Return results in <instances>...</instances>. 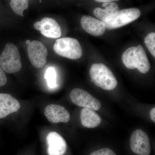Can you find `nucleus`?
<instances>
[{
  "label": "nucleus",
  "mask_w": 155,
  "mask_h": 155,
  "mask_svg": "<svg viewBox=\"0 0 155 155\" xmlns=\"http://www.w3.org/2000/svg\"><path fill=\"white\" fill-rule=\"evenodd\" d=\"M122 61L129 69H138L142 73H146L150 69V64L145 51L140 45L128 48L123 53Z\"/></svg>",
  "instance_id": "nucleus-1"
},
{
  "label": "nucleus",
  "mask_w": 155,
  "mask_h": 155,
  "mask_svg": "<svg viewBox=\"0 0 155 155\" xmlns=\"http://www.w3.org/2000/svg\"><path fill=\"white\" fill-rule=\"evenodd\" d=\"M89 74L95 85L103 89L112 90L118 85L114 74L104 64H93L90 69Z\"/></svg>",
  "instance_id": "nucleus-2"
},
{
  "label": "nucleus",
  "mask_w": 155,
  "mask_h": 155,
  "mask_svg": "<svg viewBox=\"0 0 155 155\" xmlns=\"http://www.w3.org/2000/svg\"><path fill=\"white\" fill-rule=\"evenodd\" d=\"M0 67L7 73H16L22 68L21 57L17 47L8 43L0 55Z\"/></svg>",
  "instance_id": "nucleus-3"
},
{
  "label": "nucleus",
  "mask_w": 155,
  "mask_h": 155,
  "mask_svg": "<svg viewBox=\"0 0 155 155\" xmlns=\"http://www.w3.org/2000/svg\"><path fill=\"white\" fill-rule=\"evenodd\" d=\"M54 49L59 55L76 60L81 58L82 50L80 43L77 39L72 38H63L56 40Z\"/></svg>",
  "instance_id": "nucleus-4"
},
{
  "label": "nucleus",
  "mask_w": 155,
  "mask_h": 155,
  "mask_svg": "<svg viewBox=\"0 0 155 155\" xmlns=\"http://www.w3.org/2000/svg\"><path fill=\"white\" fill-rule=\"evenodd\" d=\"M140 11L136 8L123 9L116 12L104 22L106 28L114 29L130 23L140 17Z\"/></svg>",
  "instance_id": "nucleus-5"
},
{
  "label": "nucleus",
  "mask_w": 155,
  "mask_h": 155,
  "mask_svg": "<svg viewBox=\"0 0 155 155\" xmlns=\"http://www.w3.org/2000/svg\"><path fill=\"white\" fill-rule=\"evenodd\" d=\"M70 98L73 104L79 107L98 110L101 106L98 100L87 91L80 88H74L70 94Z\"/></svg>",
  "instance_id": "nucleus-6"
},
{
  "label": "nucleus",
  "mask_w": 155,
  "mask_h": 155,
  "mask_svg": "<svg viewBox=\"0 0 155 155\" xmlns=\"http://www.w3.org/2000/svg\"><path fill=\"white\" fill-rule=\"evenodd\" d=\"M27 51L29 61L34 67L36 68L44 67L48 51L43 44L38 41H32L28 45Z\"/></svg>",
  "instance_id": "nucleus-7"
},
{
  "label": "nucleus",
  "mask_w": 155,
  "mask_h": 155,
  "mask_svg": "<svg viewBox=\"0 0 155 155\" xmlns=\"http://www.w3.org/2000/svg\"><path fill=\"white\" fill-rule=\"evenodd\" d=\"M130 146L134 153L139 155H149L151 152L150 139L141 129H137L131 134Z\"/></svg>",
  "instance_id": "nucleus-8"
},
{
  "label": "nucleus",
  "mask_w": 155,
  "mask_h": 155,
  "mask_svg": "<svg viewBox=\"0 0 155 155\" xmlns=\"http://www.w3.org/2000/svg\"><path fill=\"white\" fill-rule=\"evenodd\" d=\"M34 27L40 31L44 36L48 38H56L62 35L61 26L55 19L50 17H45L40 21L35 22Z\"/></svg>",
  "instance_id": "nucleus-9"
},
{
  "label": "nucleus",
  "mask_w": 155,
  "mask_h": 155,
  "mask_svg": "<svg viewBox=\"0 0 155 155\" xmlns=\"http://www.w3.org/2000/svg\"><path fill=\"white\" fill-rule=\"evenodd\" d=\"M44 114L48 120L52 123H67L70 119L68 111L64 107L59 105H48L45 108Z\"/></svg>",
  "instance_id": "nucleus-10"
},
{
  "label": "nucleus",
  "mask_w": 155,
  "mask_h": 155,
  "mask_svg": "<svg viewBox=\"0 0 155 155\" xmlns=\"http://www.w3.org/2000/svg\"><path fill=\"white\" fill-rule=\"evenodd\" d=\"M48 155H63L67 149V143L60 134L55 131L50 132L46 138Z\"/></svg>",
  "instance_id": "nucleus-11"
},
{
  "label": "nucleus",
  "mask_w": 155,
  "mask_h": 155,
  "mask_svg": "<svg viewBox=\"0 0 155 155\" xmlns=\"http://www.w3.org/2000/svg\"><path fill=\"white\" fill-rule=\"evenodd\" d=\"M81 24L84 30L93 36H101L105 31V23L91 16H83L81 19Z\"/></svg>",
  "instance_id": "nucleus-12"
},
{
  "label": "nucleus",
  "mask_w": 155,
  "mask_h": 155,
  "mask_svg": "<svg viewBox=\"0 0 155 155\" xmlns=\"http://www.w3.org/2000/svg\"><path fill=\"white\" fill-rule=\"evenodd\" d=\"M20 108L19 102L11 95L0 94V119L17 112Z\"/></svg>",
  "instance_id": "nucleus-13"
},
{
  "label": "nucleus",
  "mask_w": 155,
  "mask_h": 155,
  "mask_svg": "<svg viewBox=\"0 0 155 155\" xmlns=\"http://www.w3.org/2000/svg\"><path fill=\"white\" fill-rule=\"evenodd\" d=\"M80 120L83 126L89 128L97 127L101 122L99 115L93 110L87 108H83L81 111Z\"/></svg>",
  "instance_id": "nucleus-14"
},
{
  "label": "nucleus",
  "mask_w": 155,
  "mask_h": 155,
  "mask_svg": "<svg viewBox=\"0 0 155 155\" xmlns=\"http://www.w3.org/2000/svg\"><path fill=\"white\" fill-rule=\"evenodd\" d=\"M102 6L104 9L95 8L93 11L94 14L97 18L103 22L116 12L119 11V7L115 2L104 3Z\"/></svg>",
  "instance_id": "nucleus-15"
},
{
  "label": "nucleus",
  "mask_w": 155,
  "mask_h": 155,
  "mask_svg": "<svg viewBox=\"0 0 155 155\" xmlns=\"http://www.w3.org/2000/svg\"><path fill=\"white\" fill-rule=\"evenodd\" d=\"M29 2L27 0H12L10 6L15 14L23 17V11L28 7Z\"/></svg>",
  "instance_id": "nucleus-16"
},
{
  "label": "nucleus",
  "mask_w": 155,
  "mask_h": 155,
  "mask_svg": "<svg viewBox=\"0 0 155 155\" xmlns=\"http://www.w3.org/2000/svg\"><path fill=\"white\" fill-rule=\"evenodd\" d=\"M48 85L50 88H54L56 85V72L54 68L50 67L47 70L45 75Z\"/></svg>",
  "instance_id": "nucleus-17"
},
{
  "label": "nucleus",
  "mask_w": 155,
  "mask_h": 155,
  "mask_svg": "<svg viewBox=\"0 0 155 155\" xmlns=\"http://www.w3.org/2000/svg\"><path fill=\"white\" fill-rule=\"evenodd\" d=\"M144 43L150 53L155 57V33H149L144 39Z\"/></svg>",
  "instance_id": "nucleus-18"
},
{
  "label": "nucleus",
  "mask_w": 155,
  "mask_h": 155,
  "mask_svg": "<svg viewBox=\"0 0 155 155\" xmlns=\"http://www.w3.org/2000/svg\"><path fill=\"white\" fill-rule=\"evenodd\" d=\"M90 155H116L114 151L108 148L101 149L93 152Z\"/></svg>",
  "instance_id": "nucleus-19"
},
{
  "label": "nucleus",
  "mask_w": 155,
  "mask_h": 155,
  "mask_svg": "<svg viewBox=\"0 0 155 155\" xmlns=\"http://www.w3.org/2000/svg\"><path fill=\"white\" fill-rule=\"evenodd\" d=\"M7 82V76H6L4 70L0 67V87L5 85Z\"/></svg>",
  "instance_id": "nucleus-20"
},
{
  "label": "nucleus",
  "mask_w": 155,
  "mask_h": 155,
  "mask_svg": "<svg viewBox=\"0 0 155 155\" xmlns=\"http://www.w3.org/2000/svg\"><path fill=\"white\" fill-rule=\"evenodd\" d=\"M155 108H153L150 111V117L152 121L155 122Z\"/></svg>",
  "instance_id": "nucleus-21"
},
{
  "label": "nucleus",
  "mask_w": 155,
  "mask_h": 155,
  "mask_svg": "<svg viewBox=\"0 0 155 155\" xmlns=\"http://www.w3.org/2000/svg\"><path fill=\"white\" fill-rule=\"evenodd\" d=\"M114 0H97L95 2H98L101 3H108L112 2H114Z\"/></svg>",
  "instance_id": "nucleus-22"
},
{
  "label": "nucleus",
  "mask_w": 155,
  "mask_h": 155,
  "mask_svg": "<svg viewBox=\"0 0 155 155\" xmlns=\"http://www.w3.org/2000/svg\"><path fill=\"white\" fill-rule=\"evenodd\" d=\"M31 42V41L29 40H27L26 41V43L27 44V45H29V44Z\"/></svg>",
  "instance_id": "nucleus-23"
}]
</instances>
